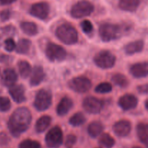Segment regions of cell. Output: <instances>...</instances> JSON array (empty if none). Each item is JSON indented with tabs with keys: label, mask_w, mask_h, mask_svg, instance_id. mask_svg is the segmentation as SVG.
Wrapping results in <instances>:
<instances>
[{
	"label": "cell",
	"mask_w": 148,
	"mask_h": 148,
	"mask_svg": "<svg viewBox=\"0 0 148 148\" xmlns=\"http://www.w3.org/2000/svg\"><path fill=\"white\" fill-rule=\"evenodd\" d=\"M132 130V124L127 120H120L113 126V131L118 137H127Z\"/></svg>",
	"instance_id": "cell-14"
},
{
	"label": "cell",
	"mask_w": 148,
	"mask_h": 148,
	"mask_svg": "<svg viewBox=\"0 0 148 148\" xmlns=\"http://www.w3.org/2000/svg\"><path fill=\"white\" fill-rule=\"evenodd\" d=\"M9 142V138L6 134L1 133L0 134V145H6Z\"/></svg>",
	"instance_id": "cell-39"
},
{
	"label": "cell",
	"mask_w": 148,
	"mask_h": 148,
	"mask_svg": "<svg viewBox=\"0 0 148 148\" xmlns=\"http://www.w3.org/2000/svg\"><path fill=\"white\" fill-rule=\"evenodd\" d=\"M19 148H42L40 143L32 140H25L19 145Z\"/></svg>",
	"instance_id": "cell-31"
},
{
	"label": "cell",
	"mask_w": 148,
	"mask_h": 148,
	"mask_svg": "<svg viewBox=\"0 0 148 148\" xmlns=\"http://www.w3.org/2000/svg\"><path fill=\"white\" fill-rule=\"evenodd\" d=\"M17 81V75L14 69L8 68L3 72L1 77V82L4 86L10 88V87L15 85Z\"/></svg>",
	"instance_id": "cell-16"
},
{
	"label": "cell",
	"mask_w": 148,
	"mask_h": 148,
	"mask_svg": "<svg viewBox=\"0 0 148 148\" xmlns=\"http://www.w3.org/2000/svg\"><path fill=\"white\" fill-rule=\"evenodd\" d=\"M32 121V115L30 110L26 107L17 108L8 121V129L12 135L17 137L28 130Z\"/></svg>",
	"instance_id": "cell-1"
},
{
	"label": "cell",
	"mask_w": 148,
	"mask_h": 148,
	"mask_svg": "<svg viewBox=\"0 0 148 148\" xmlns=\"http://www.w3.org/2000/svg\"><path fill=\"white\" fill-rule=\"evenodd\" d=\"M145 105L146 109H147V111H148V99L147 100V101H145Z\"/></svg>",
	"instance_id": "cell-42"
},
{
	"label": "cell",
	"mask_w": 148,
	"mask_h": 148,
	"mask_svg": "<svg viewBox=\"0 0 148 148\" xmlns=\"http://www.w3.org/2000/svg\"><path fill=\"white\" fill-rule=\"evenodd\" d=\"M46 74H45L43 68L41 66H36L32 70L30 75V85L32 87L38 86L40 85L44 79Z\"/></svg>",
	"instance_id": "cell-18"
},
{
	"label": "cell",
	"mask_w": 148,
	"mask_h": 148,
	"mask_svg": "<svg viewBox=\"0 0 148 148\" xmlns=\"http://www.w3.org/2000/svg\"><path fill=\"white\" fill-rule=\"evenodd\" d=\"M9 60V56L6 55H0V62H5Z\"/></svg>",
	"instance_id": "cell-41"
},
{
	"label": "cell",
	"mask_w": 148,
	"mask_h": 148,
	"mask_svg": "<svg viewBox=\"0 0 148 148\" xmlns=\"http://www.w3.org/2000/svg\"><path fill=\"white\" fill-rule=\"evenodd\" d=\"M45 53L47 59L52 62H62L66 57V50L62 46L52 42L47 43Z\"/></svg>",
	"instance_id": "cell-7"
},
{
	"label": "cell",
	"mask_w": 148,
	"mask_h": 148,
	"mask_svg": "<svg viewBox=\"0 0 148 148\" xmlns=\"http://www.w3.org/2000/svg\"><path fill=\"white\" fill-rule=\"evenodd\" d=\"M99 144L106 148H111L115 145V140L110 134L105 133L101 134L99 139Z\"/></svg>",
	"instance_id": "cell-29"
},
{
	"label": "cell",
	"mask_w": 148,
	"mask_h": 148,
	"mask_svg": "<svg viewBox=\"0 0 148 148\" xmlns=\"http://www.w3.org/2000/svg\"><path fill=\"white\" fill-rule=\"evenodd\" d=\"M20 28L25 34L29 36H36L38 33L37 25L33 22H23L20 23Z\"/></svg>",
	"instance_id": "cell-21"
},
{
	"label": "cell",
	"mask_w": 148,
	"mask_h": 148,
	"mask_svg": "<svg viewBox=\"0 0 148 148\" xmlns=\"http://www.w3.org/2000/svg\"><path fill=\"white\" fill-rule=\"evenodd\" d=\"M73 107V101L69 97H64L59 101V104L56 106V114L59 116H66Z\"/></svg>",
	"instance_id": "cell-17"
},
{
	"label": "cell",
	"mask_w": 148,
	"mask_h": 148,
	"mask_svg": "<svg viewBox=\"0 0 148 148\" xmlns=\"http://www.w3.org/2000/svg\"><path fill=\"white\" fill-rule=\"evenodd\" d=\"M46 145L50 148H58L63 143V132L58 126L51 129L45 137Z\"/></svg>",
	"instance_id": "cell-8"
},
{
	"label": "cell",
	"mask_w": 148,
	"mask_h": 148,
	"mask_svg": "<svg viewBox=\"0 0 148 148\" xmlns=\"http://www.w3.org/2000/svg\"><path fill=\"white\" fill-rule=\"evenodd\" d=\"M50 13V6L47 2L36 3L30 9V14L39 20H46Z\"/></svg>",
	"instance_id": "cell-11"
},
{
	"label": "cell",
	"mask_w": 148,
	"mask_h": 148,
	"mask_svg": "<svg viewBox=\"0 0 148 148\" xmlns=\"http://www.w3.org/2000/svg\"><path fill=\"white\" fill-rule=\"evenodd\" d=\"M51 122V118L49 116H43L37 120L36 123V131L38 133H43L48 129Z\"/></svg>",
	"instance_id": "cell-23"
},
{
	"label": "cell",
	"mask_w": 148,
	"mask_h": 148,
	"mask_svg": "<svg viewBox=\"0 0 148 148\" xmlns=\"http://www.w3.org/2000/svg\"><path fill=\"white\" fill-rule=\"evenodd\" d=\"M11 108L10 100L7 97L0 96V111L7 112Z\"/></svg>",
	"instance_id": "cell-32"
},
{
	"label": "cell",
	"mask_w": 148,
	"mask_h": 148,
	"mask_svg": "<svg viewBox=\"0 0 148 148\" xmlns=\"http://www.w3.org/2000/svg\"><path fill=\"white\" fill-rule=\"evenodd\" d=\"M137 134L141 143L148 145V124L142 122L137 124Z\"/></svg>",
	"instance_id": "cell-22"
},
{
	"label": "cell",
	"mask_w": 148,
	"mask_h": 148,
	"mask_svg": "<svg viewBox=\"0 0 148 148\" xmlns=\"http://www.w3.org/2000/svg\"><path fill=\"white\" fill-rule=\"evenodd\" d=\"M81 28L85 34H90L93 31V25L90 20H85L81 23Z\"/></svg>",
	"instance_id": "cell-33"
},
{
	"label": "cell",
	"mask_w": 148,
	"mask_h": 148,
	"mask_svg": "<svg viewBox=\"0 0 148 148\" xmlns=\"http://www.w3.org/2000/svg\"><path fill=\"white\" fill-rule=\"evenodd\" d=\"M85 111L90 114H98L103 108V103L98 98L92 96L87 97L82 102Z\"/></svg>",
	"instance_id": "cell-10"
},
{
	"label": "cell",
	"mask_w": 148,
	"mask_h": 148,
	"mask_svg": "<svg viewBox=\"0 0 148 148\" xmlns=\"http://www.w3.org/2000/svg\"><path fill=\"white\" fill-rule=\"evenodd\" d=\"M76 142H77L76 136L74 135V134H69V135L66 137L64 145L66 148H72L74 145H75Z\"/></svg>",
	"instance_id": "cell-35"
},
{
	"label": "cell",
	"mask_w": 148,
	"mask_h": 148,
	"mask_svg": "<svg viewBox=\"0 0 148 148\" xmlns=\"http://www.w3.org/2000/svg\"><path fill=\"white\" fill-rule=\"evenodd\" d=\"M103 130V126L99 121H93L88 127V132L92 138H96L100 136Z\"/></svg>",
	"instance_id": "cell-24"
},
{
	"label": "cell",
	"mask_w": 148,
	"mask_h": 148,
	"mask_svg": "<svg viewBox=\"0 0 148 148\" xmlns=\"http://www.w3.org/2000/svg\"><path fill=\"white\" fill-rule=\"evenodd\" d=\"M16 46H17V44L12 38H9L6 39L4 42V49L8 52H12L15 50Z\"/></svg>",
	"instance_id": "cell-34"
},
{
	"label": "cell",
	"mask_w": 148,
	"mask_h": 148,
	"mask_svg": "<svg viewBox=\"0 0 148 148\" xmlns=\"http://www.w3.org/2000/svg\"><path fill=\"white\" fill-rule=\"evenodd\" d=\"M98 148H100V147H98Z\"/></svg>",
	"instance_id": "cell-45"
},
{
	"label": "cell",
	"mask_w": 148,
	"mask_h": 148,
	"mask_svg": "<svg viewBox=\"0 0 148 148\" xmlns=\"http://www.w3.org/2000/svg\"><path fill=\"white\" fill-rule=\"evenodd\" d=\"M111 81L114 82V85L121 88H125L129 85L128 79L123 74L117 73L111 77Z\"/></svg>",
	"instance_id": "cell-27"
},
{
	"label": "cell",
	"mask_w": 148,
	"mask_h": 148,
	"mask_svg": "<svg viewBox=\"0 0 148 148\" xmlns=\"http://www.w3.org/2000/svg\"><path fill=\"white\" fill-rule=\"evenodd\" d=\"M130 73L135 78H143L148 76V62H140L132 65Z\"/></svg>",
	"instance_id": "cell-15"
},
{
	"label": "cell",
	"mask_w": 148,
	"mask_h": 148,
	"mask_svg": "<svg viewBox=\"0 0 148 148\" xmlns=\"http://www.w3.org/2000/svg\"><path fill=\"white\" fill-rule=\"evenodd\" d=\"M95 91L97 93L106 94L112 91V85L109 82H101L96 86L95 88Z\"/></svg>",
	"instance_id": "cell-30"
},
{
	"label": "cell",
	"mask_w": 148,
	"mask_h": 148,
	"mask_svg": "<svg viewBox=\"0 0 148 148\" xmlns=\"http://www.w3.org/2000/svg\"><path fill=\"white\" fill-rule=\"evenodd\" d=\"M94 11V5L87 0H82L74 4L70 10L73 18L80 19L90 15Z\"/></svg>",
	"instance_id": "cell-4"
},
{
	"label": "cell",
	"mask_w": 148,
	"mask_h": 148,
	"mask_svg": "<svg viewBox=\"0 0 148 148\" xmlns=\"http://www.w3.org/2000/svg\"><path fill=\"white\" fill-rule=\"evenodd\" d=\"M17 0H0V4L1 5H9L12 3L15 2Z\"/></svg>",
	"instance_id": "cell-40"
},
{
	"label": "cell",
	"mask_w": 148,
	"mask_h": 148,
	"mask_svg": "<svg viewBox=\"0 0 148 148\" xmlns=\"http://www.w3.org/2000/svg\"><path fill=\"white\" fill-rule=\"evenodd\" d=\"M31 47V41L28 39L22 38L19 40L16 46L15 51L19 54H27Z\"/></svg>",
	"instance_id": "cell-25"
},
{
	"label": "cell",
	"mask_w": 148,
	"mask_h": 148,
	"mask_svg": "<svg viewBox=\"0 0 148 148\" xmlns=\"http://www.w3.org/2000/svg\"><path fill=\"white\" fill-rule=\"evenodd\" d=\"M118 4L123 11L134 12L138 9L140 0H118Z\"/></svg>",
	"instance_id": "cell-20"
},
{
	"label": "cell",
	"mask_w": 148,
	"mask_h": 148,
	"mask_svg": "<svg viewBox=\"0 0 148 148\" xmlns=\"http://www.w3.org/2000/svg\"><path fill=\"white\" fill-rule=\"evenodd\" d=\"M144 46L143 40H134V41L130 42V43L126 44L124 47V51L127 55H133L143 51Z\"/></svg>",
	"instance_id": "cell-19"
},
{
	"label": "cell",
	"mask_w": 148,
	"mask_h": 148,
	"mask_svg": "<svg viewBox=\"0 0 148 148\" xmlns=\"http://www.w3.org/2000/svg\"><path fill=\"white\" fill-rule=\"evenodd\" d=\"M133 148H142V147H133Z\"/></svg>",
	"instance_id": "cell-43"
},
{
	"label": "cell",
	"mask_w": 148,
	"mask_h": 148,
	"mask_svg": "<svg viewBox=\"0 0 148 148\" xmlns=\"http://www.w3.org/2000/svg\"><path fill=\"white\" fill-rule=\"evenodd\" d=\"M52 103V94L46 89H40L35 97L33 106L38 111H45L49 109Z\"/></svg>",
	"instance_id": "cell-6"
},
{
	"label": "cell",
	"mask_w": 148,
	"mask_h": 148,
	"mask_svg": "<svg viewBox=\"0 0 148 148\" xmlns=\"http://www.w3.org/2000/svg\"><path fill=\"white\" fill-rule=\"evenodd\" d=\"M11 17V12L10 10H3L0 12V19L1 21H7Z\"/></svg>",
	"instance_id": "cell-36"
},
{
	"label": "cell",
	"mask_w": 148,
	"mask_h": 148,
	"mask_svg": "<svg viewBox=\"0 0 148 148\" xmlns=\"http://www.w3.org/2000/svg\"><path fill=\"white\" fill-rule=\"evenodd\" d=\"M57 38L66 45L75 44L78 41V32L75 27L69 23H64L56 30Z\"/></svg>",
	"instance_id": "cell-2"
},
{
	"label": "cell",
	"mask_w": 148,
	"mask_h": 148,
	"mask_svg": "<svg viewBox=\"0 0 148 148\" xmlns=\"http://www.w3.org/2000/svg\"><path fill=\"white\" fill-rule=\"evenodd\" d=\"M94 63L97 66L103 69H111L115 65L116 58L111 51L103 50L98 52L93 59Z\"/></svg>",
	"instance_id": "cell-5"
},
{
	"label": "cell",
	"mask_w": 148,
	"mask_h": 148,
	"mask_svg": "<svg viewBox=\"0 0 148 148\" xmlns=\"http://www.w3.org/2000/svg\"><path fill=\"white\" fill-rule=\"evenodd\" d=\"M118 104L120 108L124 111H130L137 107L138 99L132 94H125L119 98Z\"/></svg>",
	"instance_id": "cell-12"
},
{
	"label": "cell",
	"mask_w": 148,
	"mask_h": 148,
	"mask_svg": "<svg viewBox=\"0 0 148 148\" xmlns=\"http://www.w3.org/2000/svg\"><path fill=\"white\" fill-rule=\"evenodd\" d=\"M9 93L17 103H22L26 101L25 89L23 85H14L10 87Z\"/></svg>",
	"instance_id": "cell-13"
},
{
	"label": "cell",
	"mask_w": 148,
	"mask_h": 148,
	"mask_svg": "<svg viewBox=\"0 0 148 148\" xmlns=\"http://www.w3.org/2000/svg\"><path fill=\"white\" fill-rule=\"evenodd\" d=\"M18 66V71L21 77L26 79L32 73V67L27 61H20L17 64Z\"/></svg>",
	"instance_id": "cell-26"
},
{
	"label": "cell",
	"mask_w": 148,
	"mask_h": 148,
	"mask_svg": "<svg viewBox=\"0 0 148 148\" xmlns=\"http://www.w3.org/2000/svg\"><path fill=\"white\" fill-rule=\"evenodd\" d=\"M69 87L75 92L78 93H85L91 88L92 82L86 77L79 76L72 78L69 81Z\"/></svg>",
	"instance_id": "cell-9"
},
{
	"label": "cell",
	"mask_w": 148,
	"mask_h": 148,
	"mask_svg": "<svg viewBox=\"0 0 148 148\" xmlns=\"http://www.w3.org/2000/svg\"><path fill=\"white\" fill-rule=\"evenodd\" d=\"M2 30L4 34H7V35H14V31H15L14 27H13V26L12 25L6 26V27H4Z\"/></svg>",
	"instance_id": "cell-37"
},
{
	"label": "cell",
	"mask_w": 148,
	"mask_h": 148,
	"mask_svg": "<svg viewBox=\"0 0 148 148\" xmlns=\"http://www.w3.org/2000/svg\"><path fill=\"white\" fill-rule=\"evenodd\" d=\"M123 33V27L119 25L103 23L99 27V36L103 42H110L119 38Z\"/></svg>",
	"instance_id": "cell-3"
},
{
	"label": "cell",
	"mask_w": 148,
	"mask_h": 148,
	"mask_svg": "<svg viewBox=\"0 0 148 148\" xmlns=\"http://www.w3.org/2000/svg\"><path fill=\"white\" fill-rule=\"evenodd\" d=\"M86 121V118L84 114L81 112H77L74 114L69 120V123L72 127H77L85 124Z\"/></svg>",
	"instance_id": "cell-28"
},
{
	"label": "cell",
	"mask_w": 148,
	"mask_h": 148,
	"mask_svg": "<svg viewBox=\"0 0 148 148\" xmlns=\"http://www.w3.org/2000/svg\"><path fill=\"white\" fill-rule=\"evenodd\" d=\"M137 90L140 94H148V83L137 87Z\"/></svg>",
	"instance_id": "cell-38"
},
{
	"label": "cell",
	"mask_w": 148,
	"mask_h": 148,
	"mask_svg": "<svg viewBox=\"0 0 148 148\" xmlns=\"http://www.w3.org/2000/svg\"><path fill=\"white\" fill-rule=\"evenodd\" d=\"M0 46H1V37H0Z\"/></svg>",
	"instance_id": "cell-44"
}]
</instances>
